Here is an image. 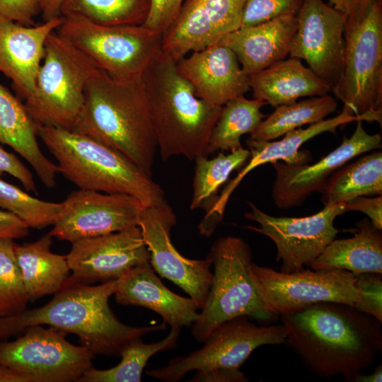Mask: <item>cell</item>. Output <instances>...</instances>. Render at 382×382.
<instances>
[{
	"instance_id": "cell-1",
	"label": "cell",
	"mask_w": 382,
	"mask_h": 382,
	"mask_svg": "<svg viewBox=\"0 0 382 382\" xmlns=\"http://www.w3.org/2000/svg\"><path fill=\"white\" fill-rule=\"evenodd\" d=\"M281 319L286 343L320 377L352 381L382 349V323L347 303H316Z\"/></svg>"
},
{
	"instance_id": "cell-2",
	"label": "cell",
	"mask_w": 382,
	"mask_h": 382,
	"mask_svg": "<svg viewBox=\"0 0 382 382\" xmlns=\"http://www.w3.org/2000/svg\"><path fill=\"white\" fill-rule=\"evenodd\" d=\"M115 287L116 280L91 286L68 277L45 305L0 318V340L30 326L47 325L77 335L81 345L95 355L120 356L121 349L129 340L166 328L163 322L143 327L122 323L109 305Z\"/></svg>"
},
{
	"instance_id": "cell-3",
	"label": "cell",
	"mask_w": 382,
	"mask_h": 382,
	"mask_svg": "<svg viewBox=\"0 0 382 382\" xmlns=\"http://www.w3.org/2000/svg\"><path fill=\"white\" fill-rule=\"evenodd\" d=\"M71 130L117 150L151 176L157 144L142 76L119 79L99 69Z\"/></svg>"
},
{
	"instance_id": "cell-4",
	"label": "cell",
	"mask_w": 382,
	"mask_h": 382,
	"mask_svg": "<svg viewBox=\"0 0 382 382\" xmlns=\"http://www.w3.org/2000/svg\"><path fill=\"white\" fill-rule=\"evenodd\" d=\"M142 80L162 160L207 156L210 134L222 106L197 98L178 71L176 62L163 52L144 72Z\"/></svg>"
},
{
	"instance_id": "cell-5",
	"label": "cell",
	"mask_w": 382,
	"mask_h": 382,
	"mask_svg": "<svg viewBox=\"0 0 382 382\" xmlns=\"http://www.w3.org/2000/svg\"><path fill=\"white\" fill-rule=\"evenodd\" d=\"M35 127L57 162L58 173L79 189L129 195L144 206L165 200L151 176L117 150L71 129Z\"/></svg>"
},
{
	"instance_id": "cell-6",
	"label": "cell",
	"mask_w": 382,
	"mask_h": 382,
	"mask_svg": "<svg viewBox=\"0 0 382 382\" xmlns=\"http://www.w3.org/2000/svg\"><path fill=\"white\" fill-rule=\"evenodd\" d=\"M214 273L207 301L193 323L192 334L203 342L220 324L245 316L260 321L278 317L264 302L251 273L252 253L241 238L218 239L207 257Z\"/></svg>"
},
{
	"instance_id": "cell-7",
	"label": "cell",
	"mask_w": 382,
	"mask_h": 382,
	"mask_svg": "<svg viewBox=\"0 0 382 382\" xmlns=\"http://www.w3.org/2000/svg\"><path fill=\"white\" fill-rule=\"evenodd\" d=\"M99 69L55 30L47 37L35 89L24 106L35 126L71 129Z\"/></svg>"
},
{
	"instance_id": "cell-8",
	"label": "cell",
	"mask_w": 382,
	"mask_h": 382,
	"mask_svg": "<svg viewBox=\"0 0 382 382\" xmlns=\"http://www.w3.org/2000/svg\"><path fill=\"white\" fill-rule=\"evenodd\" d=\"M340 77L331 91L352 115L382 112V0L345 18Z\"/></svg>"
},
{
	"instance_id": "cell-9",
	"label": "cell",
	"mask_w": 382,
	"mask_h": 382,
	"mask_svg": "<svg viewBox=\"0 0 382 382\" xmlns=\"http://www.w3.org/2000/svg\"><path fill=\"white\" fill-rule=\"evenodd\" d=\"M59 35L112 76H141L162 53V33L144 24L103 25L68 16L57 28Z\"/></svg>"
},
{
	"instance_id": "cell-10",
	"label": "cell",
	"mask_w": 382,
	"mask_h": 382,
	"mask_svg": "<svg viewBox=\"0 0 382 382\" xmlns=\"http://www.w3.org/2000/svg\"><path fill=\"white\" fill-rule=\"evenodd\" d=\"M13 341L0 342V364L29 376L33 382L78 381L92 367L95 354L66 340L68 332L35 325Z\"/></svg>"
},
{
	"instance_id": "cell-11",
	"label": "cell",
	"mask_w": 382,
	"mask_h": 382,
	"mask_svg": "<svg viewBox=\"0 0 382 382\" xmlns=\"http://www.w3.org/2000/svg\"><path fill=\"white\" fill-rule=\"evenodd\" d=\"M242 316L217 326L204 346L186 357L172 359L168 365L149 370L148 376L164 382H177L190 371L214 368L239 369L251 353L266 345L286 343L284 325L259 326Z\"/></svg>"
},
{
	"instance_id": "cell-12",
	"label": "cell",
	"mask_w": 382,
	"mask_h": 382,
	"mask_svg": "<svg viewBox=\"0 0 382 382\" xmlns=\"http://www.w3.org/2000/svg\"><path fill=\"white\" fill-rule=\"evenodd\" d=\"M251 273L267 308L277 316L320 302L354 306L361 300L356 275L345 270H305L284 273L251 264Z\"/></svg>"
},
{
	"instance_id": "cell-13",
	"label": "cell",
	"mask_w": 382,
	"mask_h": 382,
	"mask_svg": "<svg viewBox=\"0 0 382 382\" xmlns=\"http://www.w3.org/2000/svg\"><path fill=\"white\" fill-rule=\"evenodd\" d=\"M250 211L244 216L258 224L259 227L246 228L270 238L277 248V261L280 270L292 273L303 269L324 250L339 233L334 221L346 212L345 203L327 204L318 212L303 217H276L260 210L248 202Z\"/></svg>"
},
{
	"instance_id": "cell-14",
	"label": "cell",
	"mask_w": 382,
	"mask_h": 382,
	"mask_svg": "<svg viewBox=\"0 0 382 382\" xmlns=\"http://www.w3.org/2000/svg\"><path fill=\"white\" fill-rule=\"evenodd\" d=\"M176 222L175 214L165 199L145 206L138 226L155 272L180 286L203 307L213 277L212 262L208 258L188 259L178 251L170 239V231Z\"/></svg>"
},
{
	"instance_id": "cell-15",
	"label": "cell",
	"mask_w": 382,
	"mask_h": 382,
	"mask_svg": "<svg viewBox=\"0 0 382 382\" xmlns=\"http://www.w3.org/2000/svg\"><path fill=\"white\" fill-rule=\"evenodd\" d=\"M144 205L123 193L79 189L63 202V208L50 234L71 243L138 226Z\"/></svg>"
},
{
	"instance_id": "cell-16",
	"label": "cell",
	"mask_w": 382,
	"mask_h": 382,
	"mask_svg": "<svg viewBox=\"0 0 382 382\" xmlns=\"http://www.w3.org/2000/svg\"><path fill=\"white\" fill-rule=\"evenodd\" d=\"M296 18L289 55L306 61L332 89L342 69L345 17L323 0H303Z\"/></svg>"
},
{
	"instance_id": "cell-17",
	"label": "cell",
	"mask_w": 382,
	"mask_h": 382,
	"mask_svg": "<svg viewBox=\"0 0 382 382\" xmlns=\"http://www.w3.org/2000/svg\"><path fill=\"white\" fill-rule=\"evenodd\" d=\"M362 120L357 121L352 136L318 162L308 164L271 163L275 171L272 197L276 206L288 209L300 206L316 192H321L330 176L351 159L368 151L381 148V136L369 134Z\"/></svg>"
},
{
	"instance_id": "cell-18",
	"label": "cell",
	"mask_w": 382,
	"mask_h": 382,
	"mask_svg": "<svg viewBox=\"0 0 382 382\" xmlns=\"http://www.w3.org/2000/svg\"><path fill=\"white\" fill-rule=\"evenodd\" d=\"M66 255L73 281L83 284L117 280L132 268L149 262L139 226L80 239Z\"/></svg>"
},
{
	"instance_id": "cell-19",
	"label": "cell",
	"mask_w": 382,
	"mask_h": 382,
	"mask_svg": "<svg viewBox=\"0 0 382 382\" xmlns=\"http://www.w3.org/2000/svg\"><path fill=\"white\" fill-rule=\"evenodd\" d=\"M358 120L381 124L382 112H374L357 116L343 108L337 116L310 125L306 128L299 127L290 131L280 140L262 141L249 137L246 141L250 152L249 159L217 197L204 219H221L226 204L234 190L245 176L257 166L278 161L294 165L307 164L312 159L311 154L308 151H300L301 146L305 142L326 132L335 133L339 127Z\"/></svg>"
},
{
	"instance_id": "cell-20",
	"label": "cell",
	"mask_w": 382,
	"mask_h": 382,
	"mask_svg": "<svg viewBox=\"0 0 382 382\" xmlns=\"http://www.w3.org/2000/svg\"><path fill=\"white\" fill-rule=\"evenodd\" d=\"M176 66L195 96L213 105L221 107L250 90V76L236 54L219 42L192 52Z\"/></svg>"
},
{
	"instance_id": "cell-21",
	"label": "cell",
	"mask_w": 382,
	"mask_h": 382,
	"mask_svg": "<svg viewBox=\"0 0 382 382\" xmlns=\"http://www.w3.org/2000/svg\"><path fill=\"white\" fill-rule=\"evenodd\" d=\"M62 20V16L26 26L0 16V72L11 79L17 93L25 100L35 89L45 41Z\"/></svg>"
},
{
	"instance_id": "cell-22",
	"label": "cell",
	"mask_w": 382,
	"mask_h": 382,
	"mask_svg": "<svg viewBox=\"0 0 382 382\" xmlns=\"http://www.w3.org/2000/svg\"><path fill=\"white\" fill-rule=\"evenodd\" d=\"M116 301L123 306L150 309L170 327H189L198 317L202 306L192 298L176 294L156 275L149 262L139 265L116 280Z\"/></svg>"
},
{
	"instance_id": "cell-23",
	"label": "cell",
	"mask_w": 382,
	"mask_h": 382,
	"mask_svg": "<svg viewBox=\"0 0 382 382\" xmlns=\"http://www.w3.org/2000/svg\"><path fill=\"white\" fill-rule=\"evenodd\" d=\"M297 28L296 15H282L271 20L241 27L219 42L236 55L249 76L284 59Z\"/></svg>"
},
{
	"instance_id": "cell-24",
	"label": "cell",
	"mask_w": 382,
	"mask_h": 382,
	"mask_svg": "<svg viewBox=\"0 0 382 382\" xmlns=\"http://www.w3.org/2000/svg\"><path fill=\"white\" fill-rule=\"evenodd\" d=\"M250 86L254 98L274 108L331 91L330 86L308 66L290 57L250 75Z\"/></svg>"
},
{
	"instance_id": "cell-25",
	"label": "cell",
	"mask_w": 382,
	"mask_h": 382,
	"mask_svg": "<svg viewBox=\"0 0 382 382\" xmlns=\"http://www.w3.org/2000/svg\"><path fill=\"white\" fill-rule=\"evenodd\" d=\"M36 127L24 104L0 83V143L7 144L32 166L43 185H56L57 166L40 149Z\"/></svg>"
},
{
	"instance_id": "cell-26",
	"label": "cell",
	"mask_w": 382,
	"mask_h": 382,
	"mask_svg": "<svg viewBox=\"0 0 382 382\" xmlns=\"http://www.w3.org/2000/svg\"><path fill=\"white\" fill-rule=\"evenodd\" d=\"M352 238L334 239L308 266L313 270H345L382 274V232L369 219L357 224Z\"/></svg>"
},
{
	"instance_id": "cell-27",
	"label": "cell",
	"mask_w": 382,
	"mask_h": 382,
	"mask_svg": "<svg viewBox=\"0 0 382 382\" xmlns=\"http://www.w3.org/2000/svg\"><path fill=\"white\" fill-rule=\"evenodd\" d=\"M52 236L18 245L14 243L15 255L21 271L29 301L54 294L64 284L70 271L66 255L51 251Z\"/></svg>"
},
{
	"instance_id": "cell-28",
	"label": "cell",
	"mask_w": 382,
	"mask_h": 382,
	"mask_svg": "<svg viewBox=\"0 0 382 382\" xmlns=\"http://www.w3.org/2000/svg\"><path fill=\"white\" fill-rule=\"evenodd\" d=\"M213 27L200 0H185L170 27L162 34V52L175 62L188 53L216 43Z\"/></svg>"
},
{
	"instance_id": "cell-29",
	"label": "cell",
	"mask_w": 382,
	"mask_h": 382,
	"mask_svg": "<svg viewBox=\"0 0 382 382\" xmlns=\"http://www.w3.org/2000/svg\"><path fill=\"white\" fill-rule=\"evenodd\" d=\"M321 192L324 205L346 203L361 196L381 195L382 152L374 150L345 164L330 176Z\"/></svg>"
},
{
	"instance_id": "cell-30",
	"label": "cell",
	"mask_w": 382,
	"mask_h": 382,
	"mask_svg": "<svg viewBox=\"0 0 382 382\" xmlns=\"http://www.w3.org/2000/svg\"><path fill=\"white\" fill-rule=\"evenodd\" d=\"M267 103L260 99H248L244 96L233 98L222 107L212 130L207 154L215 151H233L241 147V137L252 133L266 117L261 112Z\"/></svg>"
},
{
	"instance_id": "cell-31",
	"label": "cell",
	"mask_w": 382,
	"mask_h": 382,
	"mask_svg": "<svg viewBox=\"0 0 382 382\" xmlns=\"http://www.w3.org/2000/svg\"><path fill=\"white\" fill-rule=\"evenodd\" d=\"M337 107L336 100L328 94L279 105L260 122L250 137L255 140H275L305 125L325 120Z\"/></svg>"
},
{
	"instance_id": "cell-32",
	"label": "cell",
	"mask_w": 382,
	"mask_h": 382,
	"mask_svg": "<svg viewBox=\"0 0 382 382\" xmlns=\"http://www.w3.org/2000/svg\"><path fill=\"white\" fill-rule=\"evenodd\" d=\"M180 328L171 327L169 334L159 342L146 344L141 337L127 342L121 349L122 359L115 366L108 369L86 370L77 382H140L146 363L154 354L175 347Z\"/></svg>"
},
{
	"instance_id": "cell-33",
	"label": "cell",
	"mask_w": 382,
	"mask_h": 382,
	"mask_svg": "<svg viewBox=\"0 0 382 382\" xmlns=\"http://www.w3.org/2000/svg\"><path fill=\"white\" fill-rule=\"evenodd\" d=\"M151 0H64L62 17H78L103 25H141Z\"/></svg>"
},
{
	"instance_id": "cell-34",
	"label": "cell",
	"mask_w": 382,
	"mask_h": 382,
	"mask_svg": "<svg viewBox=\"0 0 382 382\" xmlns=\"http://www.w3.org/2000/svg\"><path fill=\"white\" fill-rule=\"evenodd\" d=\"M250 156V151L242 146L228 154L221 151L211 159L204 156L197 157L190 209L193 210L202 206H209L208 209H210L217 198L219 187L233 170L241 168L248 161Z\"/></svg>"
},
{
	"instance_id": "cell-35",
	"label": "cell",
	"mask_w": 382,
	"mask_h": 382,
	"mask_svg": "<svg viewBox=\"0 0 382 382\" xmlns=\"http://www.w3.org/2000/svg\"><path fill=\"white\" fill-rule=\"evenodd\" d=\"M0 207L17 216L28 228L42 229L54 224L63 202L39 199L0 178Z\"/></svg>"
},
{
	"instance_id": "cell-36",
	"label": "cell",
	"mask_w": 382,
	"mask_h": 382,
	"mask_svg": "<svg viewBox=\"0 0 382 382\" xmlns=\"http://www.w3.org/2000/svg\"><path fill=\"white\" fill-rule=\"evenodd\" d=\"M14 243L11 238L0 239V318L23 312L29 301Z\"/></svg>"
},
{
	"instance_id": "cell-37",
	"label": "cell",
	"mask_w": 382,
	"mask_h": 382,
	"mask_svg": "<svg viewBox=\"0 0 382 382\" xmlns=\"http://www.w3.org/2000/svg\"><path fill=\"white\" fill-rule=\"evenodd\" d=\"M202 3L218 42L241 28L245 0H207Z\"/></svg>"
},
{
	"instance_id": "cell-38",
	"label": "cell",
	"mask_w": 382,
	"mask_h": 382,
	"mask_svg": "<svg viewBox=\"0 0 382 382\" xmlns=\"http://www.w3.org/2000/svg\"><path fill=\"white\" fill-rule=\"evenodd\" d=\"M303 0H245L241 27L254 25L282 15H296Z\"/></svg>"
},
{
	"instance_id": "cell-39",
	"label": "cell",
	"mask_w": 382,
	"mask_h": 382,
	"mask_svg": "<svg viewBox=\"0 0 382 382\" xmlns=\"http://www.w3.org/2000/svg\"><path fill=\"white\" fill-rule=\"evenodd\" d=\"M361 300L354 307L382 323V274H355Z\"/></svg>"
},
{
	"instance_id": "cell-40",
	"label": "cell",
	"mask_w": 382,
	"mask_h": 382,
	"mask_svg": "<svg viewBox=\"0 0 382 382\" xmlns=\"http://www.w3.org/2000/svg\"><path fill=\"white\" fill-rule=\"evenodd\" d=\"M185 0H151L150 8L144 25L163 33L178 16Z\"/></svg>"
},
{
	"instance_id": "cell-41",
	"label": "cell",
	"mask_w": 382,
	"mask_h": 382,
	"mask_svg": "<svg viewBox=\"0 0 382 382\" xmlns=\"http://www.w3.org/2000/svg\"><path fill=\"white\" fill-rule=\"evenodd\" d=\"M39 13L40 0H0V16L21 25H35Z\"/></svg>"
},
{
	"instance_id": "cell-42",
	"label": "cell",
	"mask_w": 382,
	"mask_h": 382,
	"mask_svg": "<svg viewBox=\"0 0 382 382\" xmlns=\"http://www.w3.org/2000/svg\"><path fill=\"white\" fill-rule=\"evenodd\" d=\"M5 173L18 179L27 191L36 192L30 171L14 154L0 146V176Z\"/></svg>"
},
{
	"instance_id": "cell-43",
	"label": "cell",
	"mask_w": 382,
	"mask_h": 382,
	"mask_svg": "<svg viewBox=\"0 0 382 382\" xmlns=\"http://www.w3.org/2000/svg\"><path fill=\"white\" fill-rule=\"evenodd\" d=\"M345 211H358L365 214L371 223L382 230V196H361L349 200Z\"/></svg>"
},
{
	"instance_id": "cell-44",
	"label": "cell",
	"mask_w": 382,
	"mask_h": 382,
	"mask_svg": "<svg viewBox=\"0 0 382 382\" xmlns=\"http://www.w3.org/2000/svg\"><path fill=\"white\" fill-rule=\"evenodd\" d=\"M249 378L239 369L214 368L199 370L189 381L246 382Z\"/></svg>"
},
{
	"instance_id": "cell-45",
	"label": "cell",
	"mask_w": 382,
	"mask_h": 382,
	"mask_svg": "<svg viewBox=\"0 0 382 382\" xmlns=\"http://www.w3.org/2000/svg\"><path fill=\"white\" fill-rule=\"evenodd\" d=\"M29 228L9 212L0 210V239H18L28 234Z\"/></svg>"
},
{
	"instance_id": "cell-46",
	"label": "cell",
	"mask_w": 382,
	"mask_h": 382,
	"mask_svg": "<svg viewBox=\"0 0 382 382\" xmlns=\"http://www.w3.org/2000/svg\"><path fill=\"white\" fill-rule=\"evenodd\" d=\"M375 0H329L335 9L346 18L363 15Z\"/></svg>"
},
{
	"instance_id": "cell-47",
	"label": "cell",
	"mask_w": 382,
	"mask_h": 382,
	"mask_svg": "<svg viewBox=\"0 0 382 382\" xmlns=\"http://www.w3.org/2000/svg\"><path fill=\"white\" fill-rule=\"evenodd\" d=\"M64 1L40 0L43 22L62 17L61 8Z\"/></svg>"
},
{
	"instance_id": "cell-48",
	"label": "cell",
	"mask_w": 382,
	"mask_h": 382,
	"mask_svg": "<svg viewBox=\"0 0 382 382\" xmlns=\"http://www.w3.org/2000/svg\"><path fill=\"white\" fill-rule=\"evenodd\" d=\"M0 382H33L28 375L9 366L0 364Z\"/></svg>"
},
{
	"instance_id": "cell-49",
	"label": "cell",
	"mask_w": 382,
	"mask_h": 382,
	"mask_svg": "<svg viewBox=\"0 0 382 382\" xmlns=\"http://www.w3.org/2000/svg\"><path fill=\"white\" fill-rule=\"evenodd\" d=\"M381 382L382 381V366L378 365L373 373L369 375H357L352 382Z\"/></svg>"
}]
</instances>
